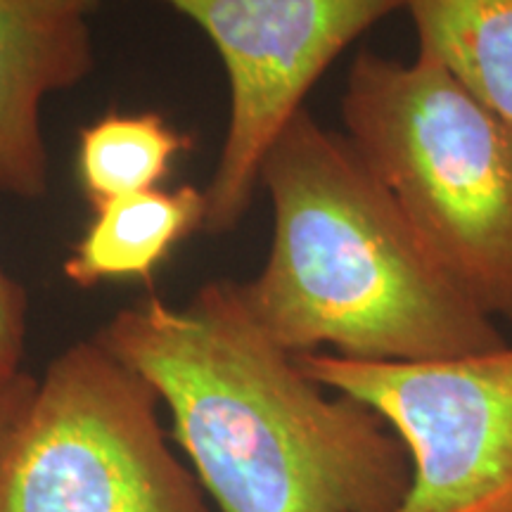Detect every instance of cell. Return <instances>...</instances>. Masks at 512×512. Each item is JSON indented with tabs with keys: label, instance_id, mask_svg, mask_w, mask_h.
Instances as JSON below:
<instances>
[{
	"label": "cell",
	"instance_id": "cell-1",
	"mask_svg": "<svg viewBox=\"0 0 512 512\" xmlns=\"http://www.w3.org/2000/svg\"><path fill=\"white\" fill-rule=\"evenodd\" d=\"M95 339L171 413V437L221 512H389L411 460L366 403L304 373L242 304L238 283L188 306L150 294Z\"/></svg>",
	"mask_w": 512,
	"mask_h": 512
},
{
	"label": "cell",
	"instance_id": "cell-2",
	"mask_svg": "<svg viewBox=\"0 0 512 512\" xmlns=\"http://www.w3.org/2000/svg\"><path fill=\"white\" fill-rule=\"evenodd\" d=\"M259 183L273 202V245L238 292L278 347L425 363L508 344L427 252L347 136L306 107L268 147Z\"/></svg>",
	"mask_w": 512,
	"mask_h": 512
},
{
	"label": "cell",
	"instance_id": "cell-3",
	"mask_svg": "<svg viewBox=\"0 0 512 512\" xmlns=\"http://www.w3.org/2000/svg\"><path fill=\"white\" fill-rule=\"evenodd\" d=\"M347 140L448 278L512 325V126L430 55H356Z\"/></svg>",
	"mask_w": 512,
	"mask_h": 512
},
{
	"label": "cell",
	"instance_id": "cell-4",
	"mask_svg": "<svg viewBox=\"0 0 512 512\" xmlns=\"http://www.w3.org/2000/svg\"><path fill=\"white\" fill-rule=\"evenodd\" d=\"M159 406L95 337L64 349L0 456V512H211Z\"/></svg>",
	"mask_w": 512,
	"mask_h": 512
},
{
	"label": "cell",
	"instance_id": "cell-5",
	"mask_svg": "<svg viewBox=\"0 0 512 512\" xmlns=\"http://www.w3.org/2000/svg\"><path fill=\"white\" fill-rule=\"evenodd\" d=\"M311 380L392 427L411 484L389 512H512V347L425 363L294 356Z\"/></svg>",
	"mask_w": 512,
	"mask_h": 512
},
{
	"label": "cell",
	"instance_id": "cell-6",
	"mask_svg": "<svg viewBox=\"0 0 512 512\" xmlns=\"http://www.w3.org/2000/svg\"><path fill=\"white\" fill-rule=\"evenodd\" d=\"M200 27L230 86L221 157L204 190L202 230L221 235L247 214L259 166L306 95L358 36L401 0H159Z\"/></svg>",
	"mask_w": 512,
	"mask_h": 512
},
{
	"label": "cell",
	"instance_id": "cell-7",
	"mask_svg": "<svg viewBox=\"0 0 512 512\" xmlns=\"http://www.w3.org/2000/svg\"><path fill=\"white\" fill-rule=\"evenodd\" d=\"M91 8L76 0H0V190H48L41 105L93 72Z\"/></svg>",
	"mask_w": 512,
	"mask_h": 512
},
{
	"label": "cell",
	"instance_id": "cell-8",
	"mask_svg": "<svg viewBox=\"0 0 512 512\" xmlns=\"http://www.w3.org/2000/svg\"><path fill=\"white\" fill-rule=\"evenodd\" d=\"M93 221L64 261V275L79 287L105 280L152 275L178 242L204 223V190L181 185L176 190H145L119 197L93 211Z\"/></svg>",
	"mask_w": 512,
	"mask_h": 512
},
{
	"label": "cell",
	"instance_id": "cell-9",
	"mask_svg": "<svg viewBox=\"0 0 512 512\" xmlns=\"http://www.w3.org/2000/svg\"><path fill=\"white\" fill-rule=\"evenodd\" d=\"M418 53L446 67L512 126V0H401Z\"/></svg>",
	"mask_w": 512,
	"mask_h": 512
},
{
	"label": "cell",
	"instance_id": "cell-10",
	"mask_svg": "<svg viewBox=\"0 0 512 512\" xmlns=\"http://www.w3.org/2000/svg\"><path fill=\"white\" fill-rule=\"evenodd\" d=\"M190 147L192 140L155 112L131 117L110 112L79 136L76 174L83 195L95 211L119 197L155 190Z\"/></svg>",
	"mask_w": 512,
	"mask_h": 512
},
{
	"label": "cell",
	"instance_id": "cell-11",
	"mask_svg": "<svg viewBox=\"0 0 512 512\" xmlns=\"http://www.w3.org/2000/svg\"><path fill=\"white\" fill-rule=\"evenodd\" d=\"M27 342V292L0 268V370L22 368Z\"/></svg>",
	"mask_w": 512,
	"mask_h": 512
},
{
	"label": "cell",
	"instance_id": "cell-12",
	"mask_svg": "<svg viewBox=\"0 0 512 512\" xmlns=\"http://www.w3.org/2000/svg\"><path fill=\"white\" fill-rule=\"evenodd\" d=\"M38 389V377L27 370H0V456L17 425L27 415Z\"/></svg>",
	"mask_w": 512,
	"mask_h": 512
},
{
	"label": "cell",
	"instance_id": "cell-13",
	"mask_svg": "<svg viewBox=\"0 0 512 512\" xmlns=\"http://www.w3.org/2000/svg\"><path fill=\"white\" fill-rule=\"evenodd\" d=\"M76 3H81V5H86V8H95V3H98V0H76Z\"/></svg>",
	"mask_w": 512,
	"mask_h": 512
}]
</instances>
